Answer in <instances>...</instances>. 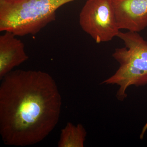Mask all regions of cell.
<instances>
[{"label":"cell","mask_w":147,"mask_h":147,"mask_svg":"<svg viewBox=\"0 0 147 147\" xmlns=\"http://www.w3.org/2000/svg\"><path fill=\"white\" fill-rule=\"evenodd\" d=\"M87 131L81 124L74 125L68 122L61 130L59 147H84Z\"/></svg>","instance_id":"obj_7"},{"label":"cell","mask_w":147,"mask_h":147,"mask_svg":"<svg viewBox=\"0 0 147 147\" xmlns=\"http://www.w3.org/2000/svg\"><path fill=\"white\" fill-rule=\"evenodd\" d=\"M118 37L125 45L124 47L116 49L113 54L119 66L102 84L119 86L116 97L123 101L127 97L129 87L147 85V41L136 32L120 31Z\"/></svg>","instance_id":"obj_3"},{"label":"cell","mask_w":147,"mask_h":147,"mask_svg":"<svg viewBox=\"0 0 147 147\" xmlns=\"http://www.w3.org/2000/svg\"><path fill=\"white\" fill-rule=\"evenodd\" d=\"M0 36V79L12 69L28 60V56L25 45L16 36L9 32H5Z\"/></svg>","instance_id":"obj_6"},{"label":"cell","mask_w":147,"mask_h":147,"mask_svg":"<svg viewBox=\"0 0 147 147\" xmlns=\"http://www.w3.org/2000/svg\"><path fill=\"white\" fill-rule=\"evenodd\" d=\"M120 30L139 33L147 27V0H112Z\"/></svg>","instance_id":"obj_5"},{"label":"cell","mask_w":147,"mask_h":147,"mask_svg":"<svg viewBox=\"0 0 147 147\" xmlns=\"http://www.w3.org/2000/svg\"><path fill=\"white\" fill-rule=\"evenodd\" d=\"M79 22L97 43L110 41L120 31L112 0H87L79 13Z\"/></svg>","instance_id":"obj_4"},{"label":"cell","mask_w":147,"mask_h":147,"mask_svg":"<svg viewBox=\"0 0 147 147\" xmlns=\"http://www.w3.org/2000/svg\"><path fill=\"white\" fill-rule=\"evenodd\" d=\"M0 86V134L9 146L36 144L53 131L60 115L62 99L47 72L11 71Z\"/></svg>","instance_id":"obj_1"},{"label":"cell","mask_w":147,"mask_h":147,"mask_svg":"<svg viewBox=\"0 0 147 147\" xmlns=\"http://www.w3.org/2000/svg\"><path fill=\"white\" fill-rule=\"evenodd\" d=\"M74 0H0V31L35 35L55 21L56 11Z\"/></svg>","instance_id":"obj_2"}]
</instances>
